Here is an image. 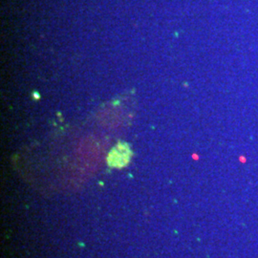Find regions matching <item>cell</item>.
<instances>
[{
	"label": "cell",
	"mask_w": 258,
	"mask_h": 258,
	"mask_svg": "<svg viewBox=\"0 0 258 258\" xmlns=\"http://www.w3.org/2000/svg\"><path fill=\"white\" fill-rule=\"evenodd\" d=\"M131 151L126 144H120L113 148L108 156V164L113 167H122L128 164Z\"/></svg>",
	"instance_id": "1"
}]
</instances>
